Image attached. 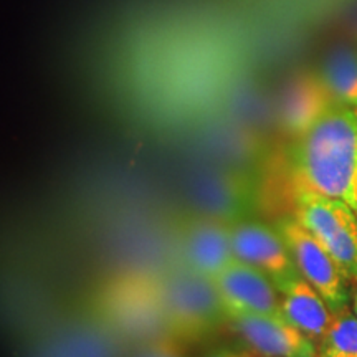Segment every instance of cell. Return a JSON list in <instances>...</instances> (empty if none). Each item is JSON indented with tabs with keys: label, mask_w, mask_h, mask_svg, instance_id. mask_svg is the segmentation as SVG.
I'll list each match as a JSON object with an SVG mask.
<instances>
[{
	"label": "cell",
	"mask_w": 357,
	"mask_h": 357,
	"mask_svg": "<svg viewBox=\"0 0 357 357\" xmlns=\"http://www.w3.org/2000/svg\"><path fill=\"white\" fill-rule=\"evenodd\" d=\"M287 169L291 194L339 199L357 213V111L329 102L310 126L291 136Z\"/></svg>",
	"instance_id": "6da1fadb"
},
{
	"label": "cell",
	"mask_w": 357,
	"mask_h": 357,
	"mask_svg": "<svg viewBox=\"0 0 357 357\" xmlns=\"http://www.w3.org/2000/svg\"><path fill=\"white\" fill-rule=\"evenodd\" d=\"M169 336L178 341H199L229 323L215 281L189 266L160 281Z\"/></svg>",
	"instance_id": "7a4b0ae2"
},
{
	"label": "cell",
	"mask_w": 357,
	"mask_h": 357,
	"mask_svg": "<svg viewBox=\"0 0 357 357\" xmlns=\"http://www.w3.org/2000/svg\"><path fill=\"white\" fill-rule=\"evenodd\" d=\"M98 307L102 321L129 339L146 342L169 334L160 281L146 276L111 281L102 288Z\"/></svg>",
	"instance_id": "3957f363"
},
{
	"label": "cell",
	"mask_w": 357,
	"mask_h": 357,
	"mask_svg": "<svg viewBox=\"0 0 357 357\" xmlns=\"http://www.w3.org/2000/svg\"><path fill=\"white\" fill-rule=\"evenodd\" d=\"M293 217L333 257L347 281H357V213L346 202L312 192L293 194Z\"/></svg>",
	"instance_id": "277c9868"
},
{
	"label": "cell",
	"mask_w": 357,
	"mask_h": 357,
	"mask_svg": "<svg viewBox=\"0 0 357 357\" xmlns=\"http://www.w3.org/2000/svg\"><path fill=\"white\" fill-rule=\"evenodd\" d=\"M300 275L326 301L333 314L344 310L349 301L347 280L337 263L323 245L294 217H284L276 223Z\"/></svg>",
	"instance_id": "5b68a950"
},
{
	"label": "cell",
	"mask_w": 357,
	"mask_h": 357,
	"mask_svg": "<svg viewBox=\"0 0 357 357\" xmlns=\"http://www.w3.org/2000/svg\"><path fill=\"white\" fill-rule=\"evenodd\" d=\"M230 238L235 258L263 271L278 291L301 278L283 236L266 223L253 220L230 223Z\"/></svg>",
	"instance_id": "8992f818"
},
{
	"label": "cell",
	"mask_w": 357,
	"mask_h": 357,
	"mask_svg": "<svg viewBox=\"0 0 357 357\" xmlns=\"http://www.w3.org/2000/svg\"><path fill=\"white\" fill-rule=\"evenodd\" d=\"M213 281L229 321L243 314H281V294L273 281L238 258Z\"/></svg>",
	"instance_id": "52a82bcc"
},
{
	"label": "cell",
	"mask_w": 357,
	"mask_h": 357,
	"mask_svg": "<svg viewBox=\"0 0 357 357\" xmlns=\"http://www.w3.org/2000/svg\"><path fill=\"white\" fill-rule=\"evenodd\" d=\"M229 323L261 357H318L316 341L283 314H243Z\"/></svg>",
	"instance_id": "ba28073f"
},
{
	"label": "cell",
	"mask_w": 357,
	"mask_h": 357,
	"mask_svg": "<svg viewBox=\"0 0 357 357\" xmlns=\"http://www.w3.org/2000/svg\"><path fill=\"white\" fill-rule=\"evenodd\" d=\"M182 252L185 266L213 280L235 260L230 223L197 215L185 225Z\"/></svg>",
	"instance_id": "9c48e42d"
},
{
	"label": "cell",
	"mask_w": 357,
	"mask_h": 357,
	"mask_svg": "<svg viewBox=\"0 0 357 357\" xmlns=\"http://www.w3.org/2000/svg\"><path fill=\"white\" fill-rule=\"evenodd\" d=\"M194 200L202 213L223 222L242 220L253 204V192L236 176H207L194 190Z\"/></svg>",
	"instance_id": "30bf717a"
},
{
	"label": "cell",
	"mask_w": 357,
	"mask_h": 357,
	"mask_svg": "<svg viewBox=\"0 0 357 357\" xmlns=\"http://www.w3.org/2000/svg\"><path fill=\"white\" fill-rule=\"evenodd\" d=\"M281 294V314L312 341H319L333 321L323 296L303 278L294 280Z\"/></svg>",
	"instance_id": "8fae6325"
},
{
	"label": "cell",
	"mask_w": 357,
	"mask_h": 357,
	"mask_svg": "<svg viewBox=\"0 0 357 357\" xmlns=\"http://www.w3.org/2000/svg\"><path fill=\"white\" fill-rule=\"evenodd\" d=\"M323 84L314 78H303L289 88L281 109V123L289 136H294L310 126L331 102Z\"/></svg>",
	"instance_id": "7c38bea8"
},
{
	"label": "cell",
	"mask_w": 357,
	"mask_h": 357,
	"mask_svg": "<svg viewBox=\"0 0 357 357\" xmlns=\"http://www.w3.org/2000/svg\"><path fill=\"white\" fill-rule=\"evenodd\" d=\"M318 79L333 101L357 111V52L354 48H334L326 55Z\"/></svg>",
	"instance_id": "4fadbf2b"
},
{
	"label": "cell",
	"mask_w": 357,
	"mask_h": 357,
	"mask_svg": "<svg viewBox=\"0 0 357 357\" xmlns=\"http://www.w3.org/2000/svg\"><path fill=\"white\" fill-rule=\"evenodd\" d=\"M318 357H357V316L346 306L318 341Z\"/></svg>",
	"instance_id": "5bb4252c"
},
{
	"label": "cell",
	"mask_w": 357,
	"mask_h": 357,
	"mask_svg": "<svg viewBox=\"0 0 357 357\" xmlns=\"http://www.w3.org/2000/svg\"><path fill=\"white\" fill-rule=\"evenodd\" d=\"M132 357H185L182 341L174 336H160L142 342Z\"/></svg>",
	"instance_id": "9a60e30c"
},
{
	"label": "cell",
	"mask_w": 357,
	"mask_h": 357,
	"mask_svg": "<svg viewBox=\"0 0 357 357\" xmlns=\"http://www.w3.org/2000/svg\"><path fill=\"white\" fill-rule=\"evenodd\" d=\"M205 357H253V356L248 354L247 351L231 349V347H220V349L208 352Z\"/></svg>",
	"instance_id": "2e32d148"
},
{
	"label": "cell",
	"mask_w": 357,
	"mask_h": 357,
	"mask_svg": "<svg viewBox=\"0 0 357 357\" xmlns=\"http://www.w3.org/2000/svg\"><path fill=\"white\" fill-rule=\"evenodd\" d=\"M352 311H354V314L357 316V287L354 289V296H352Z\"/></svg>",
	"instance_id": "e0dca14e"
}]
</instances>
